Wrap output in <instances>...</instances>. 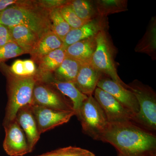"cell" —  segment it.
<instances>
[{"label": "cell", "mask_w": 156, "mask_h": 156, "mask_svg": "<svg viewBox=\"0 0 156 156\" xmlns=\"http://www.w3.org/2000/svg\"><path fill=\"white\" fill-rule=\"evenodd\" d=\"M100 140L112 145L118 156H156V136L132 122L109 123Z\"/></svg>", "instance_id": "6da1fadb"}, {"label": "cell", "mask_w": 156, "mask_h": 156, "mask_svg": "<svg viewBox=\"0 0 156 156\" xmlns=\"http://www.w3.org/2000/svg\"><path fill=\"white\" fill-rule=\"evenodd\" d=\"M50 10L37 1H19L2 11L0 24L8 27L21 25L32 30L41 38L52 30Z\"/></svg>", "instance_id": "7a4b0ae2"}, {"label": "cell", "mask_w": 156, "mask_h": 156, "mask_svg": "<svg viewBox=\"0 0 156 156\" xmlns=\"http://www.w3.org/2000/svg\"><path fill=\"white\" fill-rule=\"evenodd\" d=\"M8 79L9 101L6 108L4 124L15 119L20 109L32 104L35 85L40 80L37 75L28 77H17L3 66Z\"/></svg>", "instance_id": "3957f363"}, {"label": "cell", "mask_w": 156, "mask_h": 156, "mask_svg": "<svg viewBox=\"0 0 156 156\" xmlns=\"http://www.w3.org/2000/svg\"><path fill=\"white\" fill-rule=\"evenodd\" d=\"M137 99L138 112L134 117L133 122L147 131L156 130V95L151 87L135 80L128 85Z\"/></svg>", "instance_id": "277c9868"}, {"label": "cell", "mask_w": 156, "mask_h": 156, "mask_svg": "<svg viewBox=\"0 0 156 156\" xmlns=\"http://www.w3.org/2000/svg\"><path fill=\"white\" fill-rule=\"evenodd\" d=\"M76 116L80 121L84 134L100 140L109 123L103 109L92 95L88 96Z\"/></svg>", "instance_id": "5b68a950"}, {"label": "cell", "mask_w": 156, "mask_h": 156, "mask_svg": "<svg viewBox=\"0 0 156 156\" xmlns=\"http://www.w3.org/2000/svg\"><path fill=\"white\" fill-rule=\"evenodd\" d=\"M96 48L92 55L91 63L101 73H104L112 80L128 89L118 75L114 62L110 45L105 31L99 32L95 37Z\"/></svg>", "instance_id": "8992f818"}, {"label": "cell", "mask_w": 156, "mask_h": 156, "mask_svg": "<svg viewBox=\"0 0 156 156\" xmlns=\"http://www.w3.org/2000/svg\"><path fill=\"white\" fill-rule=\"evenodd\" d=\"M40 134L68 122L75 115L73 111H61L36 105H31Z\"/></svg>", "instance_id": "52a82bcc"}, {"label": "cell", "mask_w": 156, "mask_h": 156, "mask_svg": "<svg viewBox=\"0 0 156 156\" xmlns=\"http://www.w3.org/2000/svg\"><path fill=\"white\" fill-rule=\"evenodd\" d=\"M94 98L104 112L108 123L133 122V115L108 93L96 87Z\"/></svg>", "instance_id": "ba28073f"}, {"label": "cell", "mask_w": 156, "mask_h": 156, "mask_svg": "<svg viewBox=\"0 0 156 156\" xmlns=\"http://www.w3.org/2000/svg\"><path fill=\"white\" fill-rule=\"evenodd\" d=\"M3 125L5 131L3 147L6 153L10 156H22L30 153L25 134L16 119Z\"/></svg>", "instance_id": "9c48e42d"}, {"label": "cell", "mask_w": 156, "mask_h": 156, "mask_svg": "<svg viewBox=\"0 0 156 156\" xmlns=\"http://www.w3.org/2000/svg\"><path fill=\"white\" fill-rule=\"evenodd\" d=\"M97 87L113 96L133 115V118L139 112V104L133 92L111 78H102L101 77Z\"/></svg>", "instance_id": "30bf717a"}, {"label": "cell", "mask_w": 156, "mask_h": 156, "mask_svg": "<svg viewBox=\"0 0 156 156\" xmlns=\"http://www.w3.org/2000/svg\"><path fill=\"white\" fill-rule=\"evenodd\" d=\"M39 81L34 88L32 105L59 110L73 111V105L65 98L48 86L40 83Z\"/></svg>", "instance_id": "8fae6325"}, {"label": "cell", "mask_w": 156, "mask_h": 156, "mask_svg": "<svg viewBox=\"0 0 156 156\" xmlns=\"http://www.w3.org/2000/svg\"><path fill=\"white\" fill-rule=\"evenodd\" d=\"M15 119L25 134L30 153L33 150L41 134L30 105L20 109Z\"/></svg>", "instance_id": "7c38bea8"}, {"label": "cell", "mask_w": 156, "mask_h": 156, "mask_svg": "<svg viewBox=\"0 0 156 156\" xmlns=\"http://www.w3.org/2000/svg\"><path fill=\"white\" fill-rule=\"evenodd\" d=\"M101 74L91 62L82 63L73 84L81 93L87 96L92 95Z\"/></svg>", "instance_id": "4fadbf2b"}, {"label": "cell", "mask_w": 156, "mask_h": 156, "mask_svg": "<svg viewBox=\"0 0 156 156\" xmlns=\"http://www.w3.org/2000/svg\"><path fill=\"white\" fill-rule=\"evenodd\" d=\"M102 18H95L79 28L72 29L65 37L62 48L65 50L70 45L76 42L96 36L105 25Z\"/></svg>", "instance_id": "5bb4252c"}, {"label": "cell", "mask_w": 156, "mask_h": 156, "mask_svg": "<svg viewBox=\"0 0 156 156\" xmlns=\"http://www.w3.org/2000/svg\"><path fill=\"white\" fill-rule=\"evenodd\" d=\"M95 37L82 40L70 45L65 50L66 56L81 63L91 62L96 48Z\"/></svg>", "instance_id": "9a60e30c"}, {"label": "cell", "mask_w": 156, "mask_h": 156, "mask_svg": "<svg viewBox=\"0 0 156 156\" xmlns=\"http://www.w3.org/2000/svg\"><path fill=\"white\" fill-rule=\"evenodd\" d=\"M8 28L12 41L18 45L25 54H30L40 40L37 35L23 26H15Z\"/></svg>", "instance_id": "2e32d148"}, {"label": "cell", "mask_w": 156, "mask_h": 156, "mask_svg": "<svg viewBox=\"0 0 156 156\" xmlns=\"http://www.w3.org/2000/svg\"><path fill=\"white\" fill-rule=\"evenodd\" d=\"M63 42L53 33L50 31L40 39L30 53L31 60L38 63L43 57L50 52L62 48Z\"/></svg>", "instance_id": "e0dca14e"}, {"label": "cell", "mask_w": 156, "mask_h": 156, "mask_svg": "<svg viewBox=\"0 0 156 156\" xmlns=\"http://www.w3.org/2000/svg\"><path fill=\"white\" fill-rule=\"evenodd\" d=\"M65 50L60 48L50 52L38 62L36 75L41 80L43 78L54 72L61 65L66 57Z\"/></svg>", "instance_id": "ac0fdd59"}, {"label": "cell", "mask_w": 156, "mask_h": 156, "mask_svg": "<svg viewBox=\"0 0 156 156\" xmlns=\"http://www.w3.org/2000/svg\"><path fill=\"white\" fill-rule=\"evenodd\" d=\"M51 84L62 95H66L70 99L72 102L73 109L76 115L88 96L81 93L73 83L61 82L54 79L51 81Z\"/></svg>", "instance_id": "d6986e66"}, {"label": "cell", "mask_w": 156, "mask_h": 156, "mask_svg": "<svg viewBox=\"0 0 156 156\" xmlns=\"http://www.w3.org/2000/svg\"><path fill=\"white\" fill-rule=\"evenodd\" d=\"M81 65L80 62L66 56L61 65L53 72L55 80L74 83Z\"/></svg>", "instance_id": "ffe728a7"}, {"label": "cell", "mask_w": 156, "mask_h": 156, "mask_svg": "<svg viewBox=\"0 0 156 156\" xmlns=\"http://www.w3.org/2000/svg\"><path fill=\"white\" fill-rule=\"evenodd\" d=\"M69 4L77 16L85 22H89L98 16L95 4L92 1L73 0L69 1Z\"/></svg>", "instance_id": "44dd1931"}, {"label": "cell", "mask_w": 156, "mask_h": 156, "mask_svg": "<svg viewBox=\"0 0 156 156\" xmlns=\"http://www.w3.org/2000/svg\"><path fill=\"white\" fill-rule=\"evenodd\" d=\"M95 8L98 17L103 18L109 14L127 10V2L122 0H101L95 1Z\"/></svg>", "instance_id": "7402d4cb"}, {"label": "cell", "mask_w": 156, "mask_h": 156, "mask_svg": "<svg viewBox=\"0 0 156 156\" xmlns=\"http://www.w3.org/2000/svg\"><path fill=\"white\" fill-rule=\"evenodd\" d=\"M156 20L152 19L145 34L136 46L135 51L151 56L154 55L156 50Z\"/></svg>", "instance_id": "603a6c76"}, {"label": "cell", "mask_w": 156, "mask_h": 156, "mask_svg": "<svg viewBox=\"0 0 156 156\" xmlns=\"http://www.w3.org/2000/svg\"><path fill=\"white\" fill-rule=\"evenodd\" d=\"M50 16L52 31L63 42L66 35L72 29L71 27L62 16L58 8L50 10Z\"/></svg>", "instance_id": "cb8c5ba5"}, {"label": "cell", "mask_w": 156, "mask_h": 156, "mask_svg": "<svg viewBox=\"0 0 156 156\" xmlns=\"http://www.w3.org/2000/svg\"><path fill=\"white\" fill-rule=\"evenodd\" d=\"M9 71L16 76L28 77L36 75L37 70L34 62L31 59H18L14 62Z\"/></svg>", "instance_id": "d4e9b609"}, {"label": "cell", "mask_w": 156, "mask_h": 156, "mask_svg": "<svg viewBox=\"0 0 156 156\" xmlns=\"http://www.w3.org/2000/svg\"><path fill=\"white\" fill-rule=\"evenodd\" d=\"M58 9L62 16L72 29L79 28L87 23L77 16L69 5V1L67 4L59 7Z\"/></svg>", "instance_id": "484cf974"}, {"label": "cell", "mask_w": 156, "mask_h": 156, "mask_svg": "<svg viewBox=\"0 0 156 156\" xmlns=\"http://www.w3.org/2000/svg\"><path fill=\"white\" fill-rule=\"evenodd\" d=\"M25 54L20 47L13 41L0 48V63L10 58Z\"/></svg>", "instance_id": "4316f807"}, {"label": "cell", "mask_w": 156, "mask_h": 156, "mask_svg": "<svg viewBox=\"0 0 156 156\" xmlns=\"http://www.w3.org/2000/svg\"><path fill=\"white\" fill-rule=\"evenodd\" d=\"M52 156H95L92 152L85 149L69 146L50 152Z\"/></svg>", "instance_id": "83f0119b"}, {"label": "cell", "mask_w": 156, "mask_h": 156, "mask_svg": "<svg viewBox=\"0 0 156 156\" xmlns=\"http://www.w3.org/2000/svg\"><path fill=\"white\" fill-rule=\"evenodd\" d=\"M12 41L8 27L0 24V48Z\"/></svg>", "instance_id": "f1b7e54d"}, {"label": "cell", "mask_w": 156, "mask_h": 156, "mask_svg": "<svg viewBox=\"0 0 156 156\" xmlns=\"http://www.w3.org/2000/svg\"><path fill=\"white\" fill-rule=\"evenodd\" d=\"M42 6L49 10L59 8L64 5L68 2L69 1H62V0H55V1H38Z\"/></svg>", "instance_id": "f546056e"}, {"label": "cell", "mask_w": 156, "mask_h": 156, "mask_svg": "<svg viewBox=\"0 0 156 156\" xmlns=\"http://www.w3.org/2000/svg\"><path fill=\"white\" fill-rule=\"evenodd\" d=\"M19 1L16 0H0V11H2L9 7L16 5Z\"/></svg>", "instance_id": "4dcf8cb0"}, {"label": "cell", "mask_w": 156, "mask_h": 156, "mask_svg": "<svg viewBox=\"0 0 156 156\" xmlns=\"http://www.w3.org/2000/svg\"><path fill=\"white\" fill-rule=\"evenodd\" d=\"M38 156H52V155H51V154L50 153V152H48V153L44 154Z\"/></svg>", "instance_id": "1f68e13d"}, {"label": "cell", "mask_w": 156, "mask_h": 156, "mask_svg": "<svg viewBox=\"0 0 156 156\" xmlns=\"http://www.w3.org/2000/svg\"><path fill=\"white\" fill-rule=\"evenodd\" d=\"M1 13H2V11H0V15H1Z\"/></svg>", "instance_id": "d6a6232c"}]
</instances>
